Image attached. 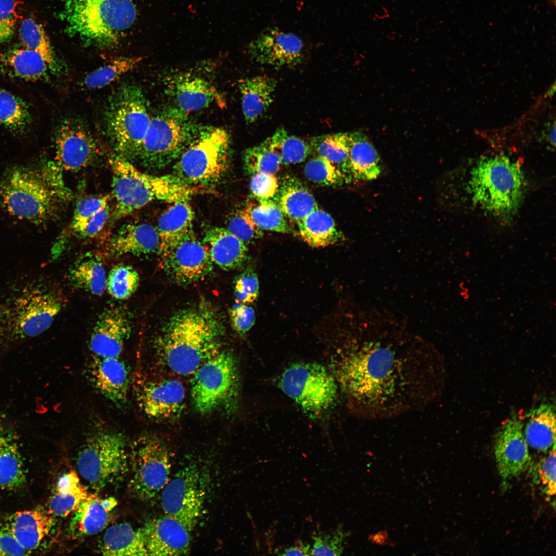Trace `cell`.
I'll return each instance as SVG.
<instances>
[{
    "mask_svg": "<svg viewBox=\"0 0 556 556\" xmlns=\"http://www.w3.org/2000/svg\"><path fill=\"white\" fill-rule=\"evenodd\" d=\"M345 317L336 375L357 416L393 418L437 399L444 377L441 355L404 315L354 302Z\"/></svg>",
    "mask_w": 556,
    "mask_h": 556,
    "instance_id": "cell-1",
    "label": "cell"
},
{
    "mask_svg": "<svg viewBox=\"0 0 556 556\" xmlns=\"http://www.w3.org/2000/svg\"><path fill=\"white\" fill-rule=\"evenodd\" d=\"M224 327L206 302L180 310L165 323L154 343L160 362L178 375H192L221 348Z\"/></svg>",
    "mask_w": 556,
    "mask_h": 556,
    "instance_id": "cell-2",
    "label": "cell"
},
{
    "mask_svg": "<svg viewBox=\"0 0 556 556\" xmlns=\"http://www.w3.org/2000/svg\"><path fill=\"white\" fill-rule=\"evenodd\" d=\"M58 166H19L0 177V206L17 218L35 223L54 215L58 200L65 193Z\"/></svg>",
    "mask_w": 556,
    "mask_h": 556,
    "instance_id": "cell-3",
    "label": "cell"
},
{
    "mask_svg": "<svg viewBox=\"0 0 556 556\" xmlns=\"http://www.w3.org/2000/svg\"><path fill=\"white\" fill-rule=\"evenodd\" d=\"M62 298L40 283L29 282L0 304V346L37 336L53 323Z\"/></svg>",
    "mask_w": 556,
    "mask_h": 556,
    "instance_id": "cell-4",
    "label": "cell"
},
{
    "mask_svg": "<svg viewBox=\"0 0 556 556\" xmlns=\"http://www.w3.org/2000/svg\"><path fill=\"white\" fill-rule=\"evenodd\" d=\"M110 163L115 200L114 220L128 216L153 201L173 203L188 201L198 189L173 175L158 176L142 172L119 155L111 159Z\"/></svg>",
    "mask_w": 556,
    "mask_h": 556,
    "instance_id": "cell-5",
    "label": "cell"
},
{
    "mask_svg": "<svg viewBox=\"0 0 556 556\" xmlns=\"http://www.w3.org/2000/svg\"><path fill=\"white\" fill-rule=\"evenodd\" d=\"M136 15L133 0H67L62 13L68 33L102 47L116 44Z\"/></svg>",
    "mask_w": 556,
    "mask_h": 556,
    "instance_id": "cell-6",
    "label": "cell"
},
{
    "mask_svg": "<svg viewBox=\"0 0 556 556\" xmlns=\"http://www.w3.org/2000/svg\"><path fill=\"white\" fill-rule=\"evenodd\" d=\"M524 188L525 178L519 164L506 156L483 158L471 173L469 189L474 202L495 214L516 210Z\"/></svg>",
    "mask_w": 556,
    "mask_h": 556,
    "instance_id": "cell-7",
    "label": "cell"
},
{
    "mask_svg": "<svg viewBox=\"0 0 556 556\" xmlns=\"http://www.w3.org/2000/svg\"><path fill=\"white\" fill-rule=\"evenodd\" d=\"M192 376V401L198 413L218 412L227 416L236 413L240 401V379L237 361L232 352L221 350Z\"/></svg>",
    "mask_w": 556,
    "mask_h": 556,
    "instance_id": "cell-8",
    "label": "cell"
},
{
    "mask_svg": "<svg viewBox=\"0 0 556 556\" xmlns=\"http://www.w3.org/2000/svg\"><path fill=\"white\" fill-rule=\"evenodd\" d=\"M150 120L146 99L139 87L126 85L115 92L108 109L107 124L118 155L131 162L137 159Z\"/></svg>",
    "mask_w": 556,
    "mask_h": 556,
    "instance_id": "cell-9",
    "label": "cell"
},
{
    "mask_svg": "<svg viewBox=\"0 0 556 556\" xmlns=\"http://www.w3.org/2000/svg\"><path fill=\"white\" fill-rule=\"evenodd\" d=\"M230 151V137L221 128L198 130L173 166V176L189 186L218 181L225 172Z\"/></svg>",
    "mask_w": 556,
    "mask_h": 556,
    "instance_id": "cell-10",
    "label": "cell"
},
{
    "mask_svg": "<svg viewBox=\"0 0 556 556\" xmlns=\"http://www.w3.org/2000/svg\"><path fill=\"white\" fill-rule=\"evenodd\" d=\"M129 447L123 434L101 429L91 434L77 458L79 475L93 489L119 480L129 471Z\"/></svg>",
    "mask_w": 556,
    "mask_h": 556,
    "instance_id": "cell-11",
    "label": "cell"
},
{
    "mask_svg": "<svg viewBox=\"0 0 556 556\" xmlns=\"http://www.w3.org/2000/svg\"><path fill=\"white\" fill-rule=\"evenodd\" d=\"M187 115L173 108L151 118L137 159L142 165L161 169L177 160L198 130Z\"/></svg>",
    "mask_w": 556,
    "mask_h": 556,
    "instance_id": "cell-12",
    "label": "cell"
},
{
    "mask_svg": "<svg viewBox=\"0 0 556 556\" xmlns=\"http://www.w3.org/2000/svg\"><path fill=\"white\" fill-rule=\"evenodd\" d=\"M280 386L306 414L319 418L333 408L338 395L334 376L323 365L316 362H297L282 373Z\"/></svg>",
    "mask_w": 556,
    "mask_h": 556,
    "instance_id": "cell-13",
    "label": "cell"
},
{
    "mask_svg": "<svg viewBox=\"0 0 556 556\" xmlns=\"http://www.w3.org/2000/svg\"><path fill=\"white\" fill-rule=\"evenodd\" d=\"M129 486L137 498L149 500L156 497L170 479L169 450L157 436L145 434L137 437L129 447Z\"/></svg>",
    "mask_w": 556,
    "mask_h": 556,
    "instance_id": "cell-14",
    "label": "cell"
},
{
    "mask_svg": "<svg viewBox=\"0 0 556 556\" xmlns=\"http://www.w3.org/2000/svg\"><path fill=\"white\" fill-rule=\"evenodd\" d=\"M206 488V478L199 466L192 464L182 467L161 493L165 514L179 520L192 532L201 515Z\"/></svg>",
    "mask_w": 556,
    "mask_h": 556,
    "instance_id": "cell-15",
    "label": "cell"
},
{
    "mask_svg": "<svg viewBox=\"0 0 556 556\" xmlns=\"http://www.w3.org/2000/svg\"><path fill=\"white\" fill-rule=\"evenodd\" d=\"M161 265L175 283L186 285L205 278L213 270L207 248L192 231L161 248Z\"/></svg>",
    "mask_w": 556,
    "mask_h": 556,
    "instance_id": "cell-16",
    "label": "cell"
},
{
    "mask_svg": "<svg viewBox=\"0 0 556 556\" xmlns=\"http://www.w3.org/2000/svg\"><path fill=\"white\" fill-rule=\"evenodd\" d=\"M135 395L141 410L153 420H174L185 408L184 387L173 377L143 376L136 383Z\"/></svg>",
    "mask_w": 556,
    "mask_h": 556,
    "instance_id": "cell-17",
    "label": "cell"
},
{
    "mask_svg": "<svg viewBox=\"0 0 556 556\" xmlns=\"http://www.w3.org/2000/svg\"><path fill=\"white\" fill-rule=\"evenodd\" d=\"M247 52L256 62L276 68L300 64L305 54L304 43L292 32L270 27L263 30L248 44Z\"/></svg>",
    "mask_w": 556,
    "mask_h": 556,
    "instance_id": "cell-18",
    "label": "cell"
},
{
    "mask_svg": "<svg viewBox=\"0 0 556 556\" xmlns=\"http://www.w3.org/2000/svg\"><path fill=\"white\" fill-rule=\"evenodd\" d=\"M523 427L522 420L514 413L501 425L495 436V459L503 486L509 481L518 477L530 462L529 446Z\"/></svg>",
    "mask_w": 556,
    "mask_h": 556,
    "instance_id": "cell-19",
    "label": "cell"
},
{
    "mask_svg": "<svg viewBox=\"0 0 556 556\" xmlns=\"http://www.w3.org/2000/svg\"><path fill=\"white\" fill-rule=\"evenodd\" d=\"M131 316L123 306H111L99 316L93 328L89 347L97 357H119L132 332Z\"/></svg>",
    "mask_w": 556,
    "mask_h": 556,
    "instance_id": "cell-20",
    "label": "cell"
},
{
    "mask_svg": "<svg viewBox=\"0 0 556 556\" xmlns=\"http://www.w3.org/2000/svg\"><path fill=\"white\" fill-rule=\"evenodd\" d=\"M57 165L67 171H78L95 160L97 149L85 126L75 119H66L60 126L56 139Z\"/></svg>",
    "mask_w": 556,
    "mask_h": 556,
    "instance_id": "cell-21",
    "label": "cell"
},
{
    "mask_svg": "<svg viewBox=\"0 0 556 556\" xmlns=\"http://www.w3.org/2000/svg\"><path fill=\"white\" fill-rule=\"evenodd\" d=\"M143 529L148 555L189 554L191 531L176 518L165 514L149 522Z\"/></svg>",
    "mask_w": 556,
    "mask_h": 556,
    "instance_id": "cell-22",
    "label": "cell"
},
{
    "mask_svg": "<svg viewBox=\"0 0 556 556\" xmlns=\"http://www.w3.org/2000/svg\"><path fill=\"white\" fill-rule=\"evenodd\" d=\"M166 91L176 108L188 114L215 103L222 107L224 100L218 90L205 79L187 73L175 74L165 82Z\"/></svg>",
    "mask_w": 556,
    "mask_h": 556,
    "instance_id": "cell-23",
    "label": "cell"
},
{
    "mask_svg": "<svg viewBox=\"0 0 556 556\" xmlns=\"http://www.w3.org/2000/svg\"><path fill=\"white\" fill-rule=\"evenodd\" d=\"M86 370L92 385L104 397L118 407L127 403L129 375L124 361L94 356Z\"/></svg>",
    "mask_w": 556,
    "mask_h": 556,
    "instance_id": "cell-24",
    "label": "cell"
},
{
    "mask_svg": "<svg viewBox=\"0 0 556 556\" xmlns=\"http://www.w3.org/2000/svg\"><path fill=\"white\" fill-rule=\"evenodd\" d=\"M55 516L43 508L17 511L8 519V530L27 551L37 548L55 525Z\"/></svg>",
    "mask_w": 556,
    "mask_h": 556,
    "instance_id": "cell-25",
    "label": "cell"
},
{
    "mask_svg": "<svg viewBox=\"0 0 556 556\" xmlns=\"http://www.w3.org/2000/svg\"><path fill=\"white\" fill-rule=\"evenodd\" d=\"M160 244L156 227L148 223H128L111 237L107 248L112 256L141 255L158 252Z\"/></svg>",
    "mask_w": 556,
    "mask_h": 556,
    "instance_id": "cell-26",
    "label": "cell"
},
{
    "mask_svg": "<svg viewBox=\"0 0 556 556\" xmlns=\"http://www.w3.org/2000/svg\"><path fill=\"white\" fill-rule=\"evenodd\" d=\"M342 171L348 183L373 180L382 173L383 165L377 152L363 133L352 132L349 155Z\"/></svg>",
    "mask_w": 556,
    "mask_h": 556,
    "instance_id": "cell-27",
    "label": "cell"
},
{
    "mask_svg": "<svg viewBox=\"0 0 556 556\" xmlns=\"http://www.w3.org/2000/svg\"><path fill=\"white\" fill-rule=\"evenodd\" d=\"M202 242L213 264L224 270L239 268L248 259L247 245L227 228L210 229L205 232Z\"/></svg>",
    "mask_w": 556,
    "mask_h": 556,
    "instance_id": "cell-28",
    "label": "cell"
},
{
    "mask_svg": "<svg viewBox=\"0 0 556 556\" xmlns=\"http://www.w3.org/2000/svg\"><path fill=\"white\" fill-rule=\"evenodd\" d=\"M117 501L112 497L99 498L90 495L74 512L70 529L75 536L96 534L107 525L111 511Z\"/></svg>",
    "mask_w": 556,
    "mask_h": 556,
    "instance_id": "cell-29",
    "label": "cell"
},
{
    "mask_svg": "<svg viewBox=\"0 0 556 556\" xmlns=\"http://www.w3.org/2000/svg\"><path fill=\"white\" fill-rule=\"evenodd\" d=\"M276 86V80L267 75L239 80L242 111L247 124L255 122L267 111L273 101Z\"/></svg>",
    "mask_w": 556,
    "mask_h": 556,
    "instance_id": "cell-30",
    "label": "cell"
},
{
    "mask_svg": "<svg viewBox=\"0 0 556 556\" xmlns=\"http://www.w3.org/2000/svg\"><path fill=\"white\" fill-rule=\"evenodd\" d=\"M298 234L308 245L325 247L345 241L344 234L337 227L333 217L317 207L297 224Z\"/></svg>",
    "mask_w": 556,
    "mask_h": 556,
    "instance_id": "cell-31",
    "label": "cell"
},
{
    "mask_svg": "<svg viewBox=\"0 0 556 556\" xmlns=\"http://www.w3.org/2000/svg\"><path fill=\"white\" fill-rule=\"evenodd\" d=\"M100 551L110 556H146L143 529H135L127 523L113 525L106 531Z\"/></svg>",
    "mask_w": 556,
    "mask_h": 556,
    "instance_id": "cell-32",
    "label": "cell"
},
{
    "mask_svg": "<svg viewBox=\"0 0 556 556\" xmlns=\"http://www.w3.org/2000/svg\"><path fill=\"white\" fill-rule=\"evenodd\" d=\"M524 433L528 446L547 452L555 444V413L552 405L543 403L527 414Z\"/></svg>",
    "mask_w": 556,
    "mask_h": 556,
    "instance_id": "cell-33",
    "label": "cell"
},
{
    "mask_svg": "<svg viewBox=\"0 0 556 556\" xmlns=\"http://www.w3.org/2000/svg\"><path fill=\"white\" fill-rule=\"evenodd\" d=\"M278 193L279 206L286 218L296 224L318 207L313 195L296 178H285Z\"/></svg>",
    "mask_w": 556,
    "mask_h": 556,
    "instance_id": "cell-34",
    "label": "cell"
},
{
    "mask_svg": "<svg viewBox=\"0 0 556 556\" xmlns=\"http://www.w3.org/2000/svg\"><path fill=\"white\" fill-rule=\"evenodd\" d=\"M89 495L77 474L74 471L68 472L58 479L49 499L48 510L55 516L66 517L74 512Z\"/></svg>",
    "mask_w": 556,
    "mask_h": 556,
    "instance_id": "cell-35",
    "label": "cell"
},
{
    "mask_svg": "<svg viewBox=\"0 0 556 556\" xmlns=\"http://www.w3.org/2000/svg\"><path fill=\"white\" fill-rule=\"evenodd\" d=\"M67 279L75 288L95 296H101L106 289L105 269L97 255L86 254L71 267Z\"/></svg>",
    "mask_w": 556,
    "mask_h": 556,
    "instance_id": "cell-36",
    "label": "cell"
},
{
    "mask_svg": "<svg viewBox=\"0 0 556 556\" xmlns=\"http://www.w3.org/2000/svg\"><path fill=\"white\" fill-rule=\"evenodd\" d=\"M26 473L22 457L12 434L0 433V490H12L23 485Z\"/></svg>",
    "mask_w": 556,
    "mask_h": 556,
    "instance_id": "cell-37",
    "label": "cell"
},
{
    "mask_svg": "<svg viewBox=\"0 0 556 556\" xmlns=\"http://www.w3.org/2000/svg\"><path fill=\"white\" fill-rule=\"evenodd\" d=\"M193 211L188 201L173 203L158 221L156 228L161 241L159 250L193 231Z\"/></svg>",
    "mask_w": 556,
    "mask_h": 556,
    "instance_id": "cell-38",
    "label": "cell"
},
{
    "mask_svg": "<svg viewBox=\"0 0 556 556\" xmlns=\"http://www.w3.org/2000/svg\"><path fill=\"white\" fill-rule=\"evenodd\" d=\"M5 62L16 76L27 80L40 79L49 69L38 52L25 47L11 50L5 57Z\"/></svg>",
    "mask_w": 556,
    "mask_h": 556,
    "instance_id": "cell-39",
    "label": "cell"
},
{
    "mask_svg": "<svg viewBox=\"0 0 556 556\" xmlns=\"http://www.w3.org/2000/svg\"><path fill=\"white\" fill-rule=\"evenodd\" d=\"M255 199L256 203L250 204L246 210L258 229L280 233L291 231L287 218L277 203L271 199Z\"/></svg>",
    "mask_w": 556,
    "mask_h": 556,
    "instance_id": "cell-40",
    "label": "cell"
},
{
    "mask_svg": "<svg viewBox=\"0 0 556 556\" xmlns=\"http://www.w3.org/2000/svg\"><path fill=\"white\" fill-rule=\"evenodd\" d=\"M351 138L352 132L325 134L312 137L309 145L317 156L337 165L342 171L348 160Z\"/></svg>",
    "mask_w": 556,
    "mask_h": 556,
    "instance_id": "cell-41",
    "label": "cell"
},
{
    "mask_svg": "<svg viewBox=\"0 0 556 556\" xmlns=\"http://www.w3.org/2000/svg\"><path fill=\"white\" fill-rule=\"evenodd\" d=\"M247 172L253 175L265 173L275 175L281 163L279 154L268 137L259 145L247 149L244 155Z\"/></svg>",
    "mask_w": 556,
    "mask_h": 556,
    "instance_id": "cell-42",
    "label": "cell"
},
{
    "mask_svg": "<svg viewBox=\"0 0 556 556\" xmlns=\"http://www.w3.org/2000/svg\"><path fill=\"white\" fill-rule=\"evenodd\" d=\"M30 114L25 102L0 88V124L13 131H23L30 124Z\"/></svg>",
    "mask_w": 556,
    "mask_h": 556,
    "instance_id": "cell-43",
    "label": "cell"
},
{
    "mask_svg": "<svg viewBox=\"0 0 556 556\" xmlns=\"http://www.w3.org/2000/svg\"><path fill=\"white\" fill-rule=\"evenodd\" d=\"M19 35L24 47L38 52L54 71L56 62L48 38L44 28L33 19L23 20L20 26Z\"/></svg>",
    "mask_w": 556,
    "mask_h": 556,
    "instance_id": "cell-44",
    "label": "cell"
},
{
    "mask_svg": "<svg viewBox=\"0 0 556 556\" xmlns=\"http://www.w3.org/2000/svg\"><path fill=\"white\" fill-rule=\"evenodd\" d=\"M270 141L277 151L281 163L288 165L303 162L311 151L310 146L301 138L289 135L283 128L278 129Z\"/></svg>",
    "mask_w": 556,
    "mask_h": 556,
    "instance_id": "cell-45",
    "label": "cell"
},
{
    "mask_svg": "<svg viewBox=\"0 0 556 556\" xmlns=\"http://www.w3.org/2000/svg\"><path fill=\"white\" fill-rule=\"evenodd\" d=\"M140 57H119L89 74L83 81L90 89L102 88L132 71L140 62Z\"/></svg>",
    "mask_w": 556,
    "mask_h": 556,
    "instance_id": "cell-46",
    "label": "cell"
},
{
    "mask_svg": "<svg viewBox=\"0 0 556 556\" xmlns=\"http://www.w3.org/2000/svg\"><path fill=\"white\" fill-rule=\"evenodd\" d=\"M140 283V276L132 266L119 264L110 271L107 278L106 289L116 299H129L136 290Z\"/></svg>",
    "mask_w": 556,
    "mask_h": 556,
    "instance_id": "cell-47",
    "label": "cell"
},
{
    "mask_svg": "<svg viewBox=\"0 0 556 556\" xmlns=\"http://www.w3.org/2000/svg\"><path fill=\"white\" fill-rule=\"evenodd\" d=\"M304 174L309 181L322 185L339 186L348 183L338 166L317 155L306 163Z\"/></svg>",
    "mask_w": 556,
    "mask_h": 556,
    "instance_id": "cell-48",
    "label": "cell"
},
{
    "mask_svg": "<svg viewBox=\"0 0 556 556\" xmlns=\"http://www.w3.org/2000/svg\"><path fill=\"white\" fill-rule=\"evenodd\" d=\"M350 533L345 531L342 525L328 531H318L311 535L314 542L310 550L311 555H340L346 545V539Z\"/></svg>",
    "mask_w": 556,
    "mask_h": 556,
    "instance_id": "cell-49",
    "label": "cell"
},
{
    "mask_svg": "<svg viewBox=\"0 0 556 556\" xmlns=\"http://www.w3.org/2000/svg\"><path fill=\"white\" fill-rule=\"evenodd\" d=\"M108 200L107 196L94 197L82 199L77 203L71 223L77 236L92 218L108 206Z\"/></svg>",
    "mask_w": 556,
    "mask_h": 556,
    "instance_id": "cell-50",
    "label": "cell"
},
{
    "mask_svg": "<svg viewBox=\"0 0 556 556\" xmlns=\"http://www.w3.org/2000/svg\"><path fill=\"white\" fill-rule=\"evenodd\" d=\"M227 229L247 245L263 235L262 231L252 221L246 208L229 218Z\"/></svg>",
    "mask_w": 556,
    "mask_h": 556,
    "instance_id": "cell-51",
    "label": "cell"
},
{
    "mask_svg": "<svg viewBox=\"0 0 556 556\" xmlns=\"http://www.w3.org/2000/svg\"><path fill=\"white\" fill-rule=\"evenodd\" d=\"M535 482L541 485L543 493L548 497L555 493V444L548 454L536 465L533 472Z\"/></svg>",
    "mask_w": 556,
    "mask_h": 556,
    "instance_id": "cell-52",
    "label": "cell"
},
{
    "mask_svg": "<svg viewBox=\"0 0 556 556\" xmlns=\"http://www.w3.org/2000/svg\"><path fill=\"white\" fill-rule=\"evenodd\" d=\"M235 300L248 304L255 301L259 294V282L256 272L248 269L236 276L234 283Z\"/></svg>",
    "mask_w": 556,
    "mask_h": 556,
    "instance_id": "cell-53",
    "label": "cell"
},
{
    "mask_svg": "<svg viewBox=\"0 0 556 556\" xmlns=\"http://www.w3.org/2000/svg\"><path fill=\"white\" fill-rule=\"evenodd\" d=\"M229 314L232 327L240 336L245 335L254 324L255 311L248 304L235 301Z\"/></svg>",
    "mask_w": 556,
    "mask_h": 556,
    "instance_id": "cell-54",
    "label": "cell"
},
{
    "mask_svg": "<svg viewBox=\"0 0 556 556\" xmlns=\"http://www.w3.org/2000/svg\"><path fill=\"white\" fill-rule=\"evenodd\" d=\"M250 188L254 197L268 199L278 193L279 184L275 175L256 173L252 175Z\"/></svg>",
    "mask_w": 556,
    "mask_h": 556,
    "instance_id": "cell-55",
    "label": "cell"
},
{
    "mask_svg": "<svg viewBox=\"0 0 556 556\" xmlns=\"http://www.w3.org/2000/svg\"><path fill=\"white\" fill-rule=\"evenodd\" d=\"M15 0H0V45L12 38L18 15Z\"/></svg>",
    "mask_w": 556,
    "mask_h": 556,
    "instance_id": "cell-56",
    "label": "cell"
},
{
    "mask_svg": "<svg viewBox=\"0 0 556 556\" xmlns=\"http://www.w3.org/2000/svg\"><path fill=\"white\" fill-rule=\"evenodd\" d=\"M109 216L108 206L98 212L86 224L83 230L78 236L81 238H93L102 229Z\"/></svg>",
    "mask_w": 556,
    "mask_h": 556,
    "instance_id": "cell-57",
    "label": "cell"
},
{
    "mask_svg": "<svg viewBox=\"0 0 556 556\" xmlns=\"http://www.w3.org/2000/svg\"><path fill=\"white\" fill-rule=\"evenodd\" d=\"M28 552L8 531L0 530V555H22Z\"/></svg>",
    "mask_w": 556,
    "mask_h": 556,
    "instance_id": "cell-58",
    "label": "cell"
},
{
    "mask_svg": "<svg viewBox=\"0 0 556 556\" xmlns=\"http://www.w3.org/2000/svg\"><path fill=\"white\" fill-rule=\"evenodd\" d=\"M311 547L301 540L297 541L294 546L280 550L275 551V554L281 555H310Z\"/></svg>",
    "mask_w": 556,
    "mask_h": 556,
    "instance_id": "cell-59",
    "label": "cell"
},
{
    "mask_svg": "<svg viewBox=\"0 0 556 556\" xmlns=\"http://www.w3.org/2000/svg\"><path fill=\"white\" fill-rule=\"evenodd\" d=\"M369 540L372 543L381 545L387 544L389 541L388 533L385 531H379L375 534L370 535Z\"/></svg>",
    "mask_w": 556,
    "mask_h": 556,
    "instance_id": "cell-60",
    "label": "cell"
},
{
    "mask_svg": "<svg viewBox=\"0 0 556 556\" xmlns=\"http://www.w3.org/2000/svg\"><path fill=\"white\" fill-rule=\"evenodd\" d=\"M381 9L383 13H375L372 18L373 22L389 19L390 17V12L386 7L383 6L381 7Z\"/></svg>",
    "mask_w": 556,
    "mask_h": 556,
    "instance_id": "cell-61",
    "label": "cell"
},
{
    "mask_svg": "<svg viewBox=\"0 0 556 556\" xmlns=\"http://www.w3.org/2000/svg\"><path fill=\"white\" fill-rule=\"evenodd\" d=\"M550 125L547 127L546 130L548 132V134H546L548 137V140L553 146H555V121L554 120L553 123H550Z\"/></svg>",
    "mask_w": 556,
    "mask_h": 556,
    "instance_id": "cell-62",
    "label": "cell"
}]
</instances>
